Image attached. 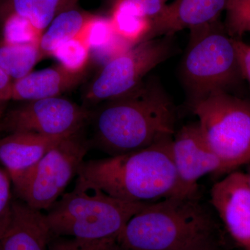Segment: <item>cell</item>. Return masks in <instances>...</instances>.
<instances>
[{
    "mask_svg": "<svg viewBox=\"0 0 250 250\" xmlns=\"http://www.w3.org/2000/svg\"><path fill=\"white\" fill-rule=\"evenodd\" d=\"M90 118L95 144L109 156L150 147L172 139L176 133L175 106L153 78L121 98L103 103Z\"/></svg>",
    "mask_w": 250,
    "mask_h": 250,
    "instance_id": "1",
    "label": "cell"
},
{
    "mask_svg": "<svg viewBox=\"0 0 250 250\" xmlns=\"http://www.w3.org/2000/svg\"><path fill=\"white\" fill-rule=\"evenodd\" d=\"M218 228L196 195L147 204L118 237L126 250H217Z\"/></svg>",
    "mask_w": 250,
    "mask_h": 250,
    "instance_id": "2",
    "label": "cell"
},
{
    "mask_svg": "<svg viewBox=\"0 0 250 250\" xmlns=\"http://www.w3.org/2000/svg\"><path fill=\"white\" fill-rule=\"evenodd\" d=\"M172 139L134 152L83 161L77 174L124 201L149 204L180 196L171 156Z\"/></svg>",
    "mask_w": 250,
    "mask_h": 250,
    "instance_id": "3",
    "label": "cell"
},
{
    "mask_svg": "<svg viewBox=\"0 0 250 250\" xmlns=\"http://www.w3.org/2000/svg\"><path fill=\"white\" fill-rule=\"evenodd\" d=\"M147 205L112 197L77 174L74 188L62 195L45 215L54 237L118 238L130 219Z\"/></svg>",
    "mask_w": 250,
    "mask_h": 250,
    "instance_id": "4",
    "label": "cell"
},
{
    "mask_svg": "<svg viewBox=\"0 0 250 250\" xmlns=\"http://www.w3.org/2000/svg\"><path fill=\"white\" fill-rule=\"evenodd\" d=\"M202 135L226 174L250 164V104L218 91L191 103Z\"/></svg>",
    "mask_w": 250,
    "mask_h": 250,
    "instance_id": "5",
    "label": "cell"
},
{
    "mask_svg": "<svg viewBox=\"0 0 250 250\" xmlns=\"http://www.w3.org/2000/svg\"><path fill=\"white\" fill-rule=\"evenodd\" d=\"M217 22L191 31L182 65V77L191 103L225 91L241 75L233 39L222 31Z\"/></svg>",
    "mask_w": 250,
    "mask_h": 250,
    "instance_id": "6",
    "label": "cell"
},
{
    "mask_svg": "<svg viewBox=\"0 0 250 250\" xmlns=\"http://www.w3.org/2000/svg\"><path fill=\"white\" fill-rule=\"evenodd\" d=\"M83 128L52 147L27 175L14 182L20 200L34 209L47 210L77 175L91 142Z\"/></svg>",
    "mask_w": 250,
    "mask_h": 250,
    "instance_id": "7",
    "label": "cell"
},
{
    "mask_svg": "<svg viewBox=\"0 0 250 250\" xmlns=\"http://www.w3.org/2000/svg\"><path fill=\"white\" fill-rule=\"evenodd\" d=\"M171 38L140 42L110 60L90 83L85 95L87 103L99 104L137 88L153 69L172 55Z\"/></svg>",
    "mask_w": 250,
    "mask_h": 250,
    "instance_id": "8",
    "label": "cell"
},
{
    "mask_svg": "<svg viewBox=\"0 0 250 250\" xmlns=\"http://www.w3.org/2000/svg\"><path fill=\"white\" fill-rule=\"evenodd\" d=\"M92 111L61 97L27 101L5 112L0 131L66 136L84 127Z\"/></svg>",
    "mask_w": 250,
    "mask_h": 250,
    "instance_id": "9",
    "label": "cell"
},
{
    "mask_svg": "<svg viewBox=\"0 0 250 250\" xmlns=\"http://www.w3.org/2000/svg\"><path fill=\"white\" fill-rule=\"evenodd\" d=\"M171 156L180 196L196 195L198 181L207 174H226L218 156L206 141L198 123L185 125L171 141Z\"/></svg>",
    "mask_w": 250,
    "mask_h": 250,
    "instance_id": "10",
    "label": "cell"
},
{
    "mask_svg": "<svg viewBox=\"0 0 250 250\" xmlns=\"http://www.w3.org/2000/svg\"><path fill=\"white\" fill-rule=\"evenodd\" d=\"M210 204L233 241L250 250V187L246 172L234 170L215 182Z\"/></svg>",
    "mask_w": 250,
    "mask_h": 250,
    "instance_id": "11",
    "label": "cell"
},
{
    "mask_svg": "<svg viewBox=\"0 0 250 250\" xmlns=\"http://www.w3.org/2000/svg\"><path fill=\"white\" fill-rule=\"evenodd\" d=\"M227 0H174L150 20L144 41L172 37L175 33L190 31L215 22L226 7Z\"/></svg>",
    "mask_w": 250,
    "mask_h": 250,
    "instance_id": "12",
    "label": "cell"
},
{
    "mask_svg": "<svg viewBox=\"0 0 250 250\" xmlns=\"http://www.w3.org/2000/svg\"><path fill=\"white\" fill-rule=\"evenodd\" d=\"M68 136L11 133L0 139V162L14 183L29 173L52 147Z\"/></svg>",
    "mask_w": 250,
    "mask_h": 250,
    "instance_id": "13",
    "label": "cell"
},
{
    "mask_svg": "<svg viewBox=\"0 0 250 250\" xmlns=\"http://www.w3.org/2000/svg\"><path fill=\"white\" fill-rule=\"evenodd\" d=\"M53 237L45 213L22 200H13L11 220L0 238V250H49Z\"/></svg>",
    "mask_w": 250,
    "mask_h": 250,
    "instance_id": "14",
    "label": "cell"
},
{
    "mask_svg": "<svg viewBox=\"0 0 250 250\" xmlns=\"http://www.w3.org/2000/svg\"><path fill=\"white\" fill-rule=\"evenodd\" d=\"M85 77V72H74L59 64L15 80L11 100L32 101L57 98L80 84Z\"/></svg>",
    "mask_w": 250,
    "mask_h": 250,
    "instance_id": "15",
    "label": "cell"
},
{
    "mask_svg": "<svg viewBox=\"0 0 250 250\" xmlns=\"http://www.w3.org/2000/svg\"><path fill=\"white\" fill-rule=\"evenodd\" d=\"M80 0H0V19L14 14L27 20L41 34L59 14Z\"/></svg>",
    "mask_w": 250,
    "mask_h": 250,
    "instance_id": "16",
    "label": "cell"
},
{
    "mask_svg": "<svg viewBox=\"0 0 250 250\" xmlns=\"http://www.w3.org/2000/svg\"><path fill=\"white\" fill-rule=\"evenodd\" d=\"M94 16L75 8L57 16L44 31L39 42L42 59L52 57L59 46L78 37Z\"/></svg>",
    "mask_w": 250,
    "mask_h": 250,
    "instance_id": "17",
    "label": "cell"
},
{
    "mask_svg": "<svg viewBox=\"0 0 250 250\" xmlns=\"http://www.w3.org/2000/svg\"><path fill=\"white\" fill-rule=\"evenodd\" d=\"M110 21L115 34L131 46L143 42L150 28V20L126 0H116Z\"/></svg>",
    "mask_w": 250,
    "mask_h": 250,
    "instance_id": "18",
    "label": "cell"
},
{
    "mask_svg": "<svg viewBox=\"0 0 250 250\" xmlns=\"http://www.w3.org/2000/svg\"><path fill=\"white\" fill-rule=\"evenodd\" d=\"M42 59L39 43H14L0 38V67L13 80L30 73Z\"/></svg>",
    "mask_w": 250,
    "mask_h": 250,
    "instance_id": "19",
    "label": "cell"
},
{
    "mask_svg": "<svg viewBox=\"0 0 250 250\" xmlns=\"http://www.w3.org/2000/svg\"><path fill=\"white\" fill-rule=\"evenodd\" d=\"M1 36L7 42L14 43H39L42 34L36 30L27 20L11 14L0 19Z\"/></svg>",
    "mask_w": 250,
    "mask_h": 250,
    "instance_id": "20",
    "label": "cell"
},
{
    "mask_svg": "<svg viewBox=\"0 0 250 250\" xmlns=\"http://www.w3.org/2000/svg\"><path fill=\"white\" fill-rule=\"evenodd\" d=\"M61 65L74 72H85L90 57L88 44L80 37L64 42L54 52Z\"/></svg>",
    "mask_w": 250,
    "mask_h": 250,
    "instance_id": "21",
    "label": "cell"
},
{
    "mask_svg": "<svg viewBox=\"0 0 250 250\" xmlns=\"http://www.w3.org/2000/svg\"><path fill=\"white\" fill-rule=\"evenodd\" d=\"M225 10V27L231 39L250 32V0H227Z\"/></svg>",
    "mask_w": 250,
    "mask_h": 250,
    "instance_id": "22",
    "label": "cell"
},
{
    "mask_svg": "<svg viewBox=\"0 0 250 250\" xmlns=\"http://www.w3.org/2000/svg\"><path fill=\"white\" fill-rule=\"evenodd\" d=\"M116 36L110 18L94 16L78 37L88 44L91 52L107 45Z\"/></svg>",
    "mask_w": 250,
    "mask_h": 250,
    "instance_id": "23",
    "label": "cell"
},
{
    "mask_svg": "<svg viewBox=\"0 0 250 250\" xmlns=\"http://www.w3.org/2000/svg\"><path fill=\"white\" fill-rule=\"evenodd\" d=\"M49 250H126L118 238L98 240L79 239L67 237H53Z\"/></svg>",
    "mask_w": 250,
    "mask_h": 250,
    "instance_id": "24",
    "label": "cell"
},
{
    "mask_svg": "<svg viewBox=\"0 0 250 250\" xmlns=\"http://www.w3.org/2000/svg\"><path fill=\"white\" fill-rule=\"evenodd\" d=\"M9 174L0 167V238L9 225L12 210Z\"/></svg>",
    "mask_w": 250,
    "mask_h": 250,
    "instance_id": "25",
    "label": "cell"
},
{
    "mask_svg": "<svg viewBox=\"0 0 250 250\" xmlns=\"http://www.w3.org/2000/svg\"><path fill=\"white\" fill-rule=\"evenodd\" d=\"M233 40L241 75L248 81L250 86V45L241 39H233Z\"/></svg>",
    "mask_w": 250,
    "mask_h": 250,
    "instance_id": "26",
    "label": "cell"
},
{
    "mask_svg": "<svg viewBox=\"0 0 250 250\" xmlns=\"http://www.w3.org/2000/svg\"><path fill=\"white\" fill-rule=\"evenodd\" d=\"M139 8L140 11L149 18L152 19L161 12L165 6L164 0H126Z\"/></svg>",
    "mask_w": 250,
    "mask_h": 250,
    "instance_id": "27",
    "label": "cell"
},
{
    "mask_svg": "<svg viewBox=\"0 0 250 250\" xmlns=\"http://www.w3.org/2000/svg\"><path fill=\"white\" fill-rule=\"evenodd\" d=\"M14 82L0 67V102H9L11 100Z\"/></svg>",
    "mask_w": 250,
    "mask_h": 250,
    "instance_id": "28",
    "label": "cell"
},
{
    "mask_svg": "<svg viewBox=\"0 0 250 250\" xmlns=\"http://www.w3.org/2000/svg\"><path fill=\"white\" fill-rule=\"evenodd\" d=\"M7 103L8 102H0V122H1L5 112H6Z\"/></svg>",
    "mask_w": 250,
    "mask_h": 250,
    "instance_id": "29",
    "label": "cell"
},
{
    "mask_svg": "<svg viewBox=\"0 0 250 250\" xmlns=\"http://www.w3.org/2000/svg\"><path fill=\"white\" fill-rule=\"evenodd\" d=\"M248 170L246 172L247 179H248V184H249L250 187V164H248Z\"/></svg>",
    "mask_w": 250,
    "mask_h": 250,
    "instance_id": "30",
    "label": "cell"
},
{
    "mask_svg": "<svg viewBox=\"0 0 250 250\" xmlns=\"http://www.w3.org/2000/svg\"><path fill=\"white\" fill-rule=\"evenodd\" d=\"M164 1H165V0H164Z\"/></svg>",
    "mask_w": 250,
    "mask_h": 250,
    "instance_id": "31",
    "label": "cell"
}]
</instances>
